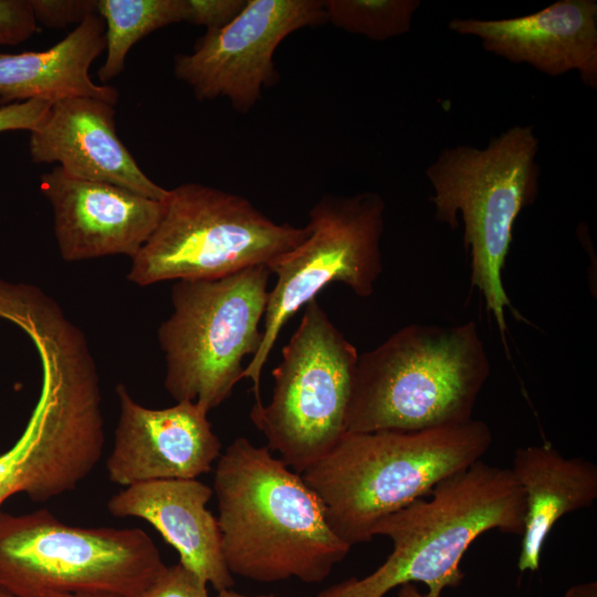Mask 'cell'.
Instances as JSON below:
<instances>
[{"label": "cell", "mask_w": 597, "mask_h": 597, "mask_svg": "<svg viewBox=\"0 0 597 597\" xmlns=\"http://www.w3.org/2000/svg\"><path fill=\"white\" fill-rule=\"evenodd\" d=\"M213 493L223 559L232 575L317 584L352 548L333 532L301 474L247 438L234 439L220 454Z\"/></svg>", "instance_id": "6da1fadb"}, {"label": "cell", "mask_w": 597, "mask_h": 597, "mask_svg": "<svg viewBox=\"0 0 597 597\" xmlns=\"http://www.w3.org/2000/svg\"><path fill=\"white\" fill-rule=\"evenodd\" d=\"M491 442L489 426L473 418L416 431L345 432L301 476L333 532L353 547L369 542L381 519L481 460Z\"/></svg>", "instance_id": "7a4b0ae2"}, {"label": "cell", "mask_w": 597, "mask_h": 597, "mask_svg": "<svg viewBox=\"0 0 597 597\" xmlns=\"http://www.w3.org/2000/svg\"><path fill=\"white\" fill-rule=\"evenodd\" d=\"M525 495L510 468L476 461L419 499L381 519L373 536H387L392 552L373 573L350 577L316 597H384L405 584L422 583L427 597H441L464 578L461 559L481 534L522 535Z\"/></svg>", "instance_id": "3957f363"}, {"label": "cell", "mask_w": 597, "mask_h": 597, "mask_svg": "<svg viewBox=\"0 0 597 597\" xmlns=\"http://www.w3.org/2000/svg\"><path fill=\"white\" fill-rule=\"evenodd\" d=\"M27 335L41 363V389L21 436L0 454V507L20 493L45 502L74 490L105 444L98 373L84 333L51 314Z\"/></svg>", "instance_id": "277c9868"}, {"label": "cell", "mask_w": 597, "mask_h": 597, "mask_svg": "<svg viewBox=\"0 0 597 597\" xmlns=\"http://www.w3.org/2000/svg\"><path fill=\"white\" fill-rule=\"evenodd\" d=\"M490 369L474 322L406 325L358 355L346 432L416 431L467 422Z\"/></svg>", "instance_id": "5b68a950"}, {"label": "cell", "mask_w": 597, "mask_h": 597, "mask_svg": "<svg viewBox=\"0 0 597 597\" xmlns=\"http://www.w3.org/2000/svg\"><path fill=\"white\" fill-rule=\"evenodd\" d=\"M538 138L532 126H513L484 148H444L425 171L433 195L434 219L455 229L463 224L471 285L505 342V310L512 304L502 273L520 212L540 193Z\"/></svg>", "instance_id": "8992f818"}, {"label": "cell", "mask_w": 597, "mask_h": 597, "mask_svg": "<svg viewBox=\"0 0 597 597\" xmlns=\"http://www.w3.org/2000/svg\"><path fill=\"white\" fill-rule=\"evenodd\" d=\"M138 527H82L48 510L0 509V591L12 597H139L167 569Z\"/></svg>", "instance_id": "52a82bcc"}, {"label": "cell", "mask_w": 597, "mask_h": 597, "mask_svg": "<svg viewBox=\"0 0 597 597\" xmlns=\"http://www.w3.org/2000/svg\"><path fill=\"white\" fill-rule=\"evenodd\" d=\"M270 275L259 265L220 279L175 282L172 311L157 335L164 386L176 402H196L208 413L231 395L244 357H253L262 343Z\"/></svg>", "instance_id": "ba28073f"}, {"label": "cell", "mask_w": 597, "mask_h": 597, "mask_svg": "<svg viewBox=\"0 0 597 597\" xmlns=\"http://www.w3.org/2000/svg\"><path fill=\"white\" fill-rule=\"evenodd\" d=\"M305 227L277 223L247 198L198 182L168 190L161 219L132 259L127 280H213L269 265L306 237Z\"/></svg>", "instance_id": "9c48e42d"}, {"label": "cell", "mask_w": 597, "mask_h": 597, "mask_svg": "<svg viewBox=\"0 0 597 597\" xmlns=\"http://www.w3.org/2000/svg\"><path fill=\"white\" fill-rule=\"evenodd\" d=\"M358 355L317 300L308 302L272 373L271 401L250 411L269 450L294 472H304L345 434Z\"/></svg>", "instance_id": "30bf717a"}, {"label": "cell", "mask_w": 597, "mask_h": 597, "mask_svg": "<svg viewBox=\"0 0 597 597\" xmlns=\"http://www.w3.org/2000/svg\"><path fill=\"white\" fill-rule=\"evenodd\" d=\"M385 202L374 191L353 196L324 195L311 208L304 240L268 268L276 277L269 292L262 343L244 367L261 404L262 369L285 323L333 282L369 297L383 272L381 238Z\"/></svg>", "instance_id": "8fae6325"}, {"label": "cell", "mask_w": 597, "mask_h": 597, "mask_svg": "<svg viewBox=\"0 0 597 597\" xmlns=\"http://www.w3.org/2000/svg\"><path fill=\"white\" fill-rule=\"evenodd\" d=\"M326 23L324 0H247L226 27L205 33L189 54L174 59V74L198 101L228 98L248 113L279 81L274 53L290 34Z\"/></svg>", "instance_id": "7c38bea8"}, {"label": "cell", "mask_w": 597, "mask_h": 597, "mask_svg": "<svg viewBox=\"0 0 597 597\" xmlns=\"http://www.w3.org/2000/svg\"><path fill=\"white\" fill-rule=\"evenodd\" d=\"M115 391L119 416L106 460L109 481L126 488L156 480L197 479L211 470L221 454V442L208 413L196 402L151 409L135 401L122 383Z\"/></svg>", "instance_id": "4fadbf2b"}, {"label": "cell", "mask_w": 597, "mask_h": 597, "mask_svg": "<svg viewBox=\"0 0 597 597\" xmlns=\"http://www.w3.org/2000/svg\"><path fill=\"white\" fill-rule=\"evenodd\" d=\"M40 189L52 207L56 244L66 262L116 254L133 259L164 212V200L74 178L59 166L41 176Z\"/></svg>", "instance_id": "5bb4252c"}, {"label": "cell", "mask_w": 597, "mask_h": 597, "mask_svg": "<svg viewBox=\"0 0 597 597\" xmlns=\"http://www.w3.org/2000/svg\"><path fill=\"white\" fill-rule=\"evenodd\" d=\"M34 164H57L69 176L111 184L163 201L168 189L138 166L116 132L114 104L71 97L52 104L43 123L30 132Z\"/></svg>", "instance_id": "9a60e30c"}, {"label": "cell", "mask_w": 597, "mask_h": 597, "mask_svg": "<svg viewBox=\"0 0 597 597\" xmlns=\"http://www.w3.org/2000/svg\"><path fill=\"white\" fill-rule=\"evenodd\" d=\"M449 29L478 36L484 50L549 76L577 71L584 84L597 88L596 0H559L510 19L458 18Z\"/></svg>", "instance_id": "2e32d148"}, {"label": "cell", "mask_w": 597, "mask_h": 597, "mask_svg": "<svg viewBox=\"0 0 597 597\" xmlns=\"http://www.w3.org/2000/svg\"><path fill=\"white\" fill-rule=\"evenodd\" d=\"M213 490L197 479L156 480L121 490L107 502L117 517L149 523L179 554V563L217 591L234 579L227 568L217 519L207 509Z\"/></svg>", "instance_id": "e0dca14e"}, {"label": "cell", "mask_w": 597, "mask_h": 597, "mask_svg": "<svg viewBox=\"0 0 597 597\" xmlns=\"http://www.w3.org/2000/svg\"><path fill=\"white\" fill-rule=\"evenodd\" d=\"M105 49V23L93 12L44 51L0 52V105L33 98L54 104L71 97H95L115 105L118 91L94 83L90 75L92 63Z\"/></svg>", "instance_id": "ac0fdd59"}, {"label": "cell", "mask_w": 597, "mask_h": 597, "mask_svg": "<svg viewBox=\"0 0 597 597\" xmlns=\"http://www.w3.org/2000/svg\"><path fill=\"white\" fill-rule=\"evenodd\" d=\"M525 495L520 572H537L544 543L566 514L589 507L597 499V465L566 458L549 442L519 448L512 467Z\"/></svg>", "instance_id": "d6986e66"}, {"label": "cell", "mask_w": 597, "mask_h": 597, "mask_svg": "<svg viewBox=\"0 0 597 597\" xmlns=\"http://www.w3.org/2000/svg\"><path fill=\"white\" fill-rule=\"evenodd\" d=\"M105 23L106 59L97 77L106 83L118 76L132 46L151 32L185 22V0H96Z\"/></svg>", "instance_id": "ffe728a7"}, {"label": "cell", "mask_w": 597, "mask_h": 597, "mask_svg": "<svg viewBox=\"0 0 597 597\" xmlns=\"http://www.w3.org/2000/svg\"><path fill=\"white\" fill-rule=\"evenodd\" d=\"M419 6L418 0H324L326 22L373 41L407 33Z\"/></svg>", "instance_id": "44dd1931"}, {"label": "cell", "mask_w": 597, "mask_h": 597, "mask_svg": "<svg viewBox=\"0 0 597 597\" xmlns=\"http://www.w3.org/2000/svg\"><path fill=\"white\" fill-rule=\"evenodd\" d=\"M207 583L178 563L165 573L139 597H209Z\"/></svg>", "instance_id": "7402d4cb"}, {"label": "cell", "mask_w": 597, "mask_h": 597, "mask_svg": "<svg viewBox=\"0 0 597 597\" xmlns=\"http://www.w3.org/2000/svg\"><path fill=\"white\" fill-rule=\"evenodd\" d=\"M35 20L48 28L80 24L96 12V0H30Z\"/></svg>", "instance_id": "603a6c76"}, {"label": "cell", "mask_w": 597, "mask_h": 597, "mask_svg": "<svg viewBox=\"0 0 597 597\" xmlns=\"http://www.w3.org/2000/svg\"><path fill=\"white\" fill-rule=\"evenodd\" d=\"M36 30L30 0H0V45L22 43Z\"/></svg>", "instance_id": "cb8c5ba5"}, {"label": "cell", "mask_w": 597, "mask_h": 597, "mask_svg": "<svg viewBox=\"0 0 597 597\" xmlns=\"http://www.w3.org/2000/svg\"><path fill=\"white\" fill-rule=\"evenodd\" d=\"M247 0H185V22L216 32L230 23L244 8Z\"/></svg>", "instance_id": "d4e9b609"}, {"label": "cell", "mask_w": 597, "mask_h": 597, "mask_svg": "<svg viewBox=\"0 0 597 597\" xmlns=\"http://www.w3.org/2000/svg\"><path fill=\"white\" fill-rule=\"evenodd\" d=\"M51 106V103L39 98L0 106V133L8 130L32 132L43 123Z\"/></svg>", "instance_id": "484cf974"}, {"label": "cell", "mask_w": 597, "mask_h": 597, "mask_svg": "<svg viewBox=\"0 0 597 597\" xmlns=\"http://www.w3.org/2000/svg\"><path fill=\"white\" fill-rule=\"evenodd\" d=\"M564 597H597V582L573 585L565 591Z\"/></svg>", "instance_id": "4316f807"}, {"label": "cell", "mask_w": 597, "mask_h": 597, "mask_svg": "<svg viewBox=\"0 0 597 597\" xmlns=\"http://www.w3.org/2000/svg\"><path fill=\"white\" fill-rule=\"evenodd\" d=\"M397 597H427L420 593L415 584H405L399 587Z\"/></svg>", "instance_id": "83f0119b"}, {"label": "cell", "mask_w": 597, "mask_h": 597, "mask_svg": "<svg viewBox=\"0 0 597 597\" xmlns=\"http://www.w3.org/2000/svg\"><path fill=\"white\" fill-rule=\"evenodd\" d=\"M216 597H276V596L273 594L248 596V595H243L231 589H224V590L218 591V595Z\"/></svg>", "instance_id": "f1b7e54d"}, {"label": "cell", "mask_w": 597, "mask_h": 597, "mask_svg": "<svg viewBox=\"0 0 597 597\" xmlns=\"http://www.w3.org/2000/svg\"><path fill=\"white\" fill-rule=\"evenodd\" d=\"M0 597H12V596L7 595V594L0 591Z\"/></svg>", "instance_id": "f546056e"}]
</instances>
